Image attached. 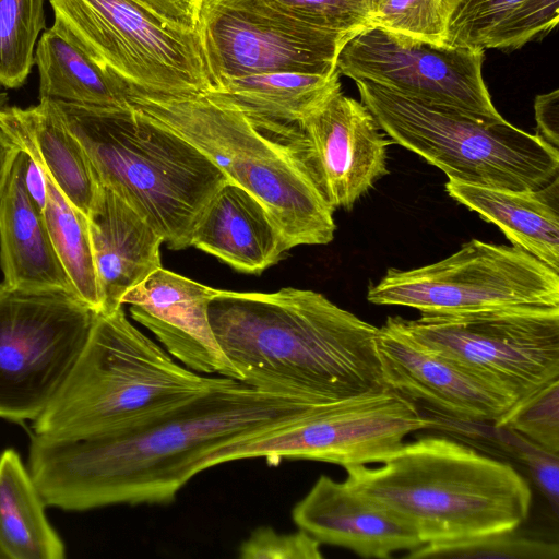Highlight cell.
<instances>
[{
  "label": "cell",
  "instance_id": "1",
  "mask_svg": "<svg viewBox=\"0 0 559 559\" xmlns=\"http://www.w3.org/2000/svg\"><path fill=\"white\" fill-rule=\"evenodd\" d=\"M332 403L226 378L128 432L67 440L33 435L29 473L45 504L62 510L167 504L199 474L209 452L296 423Z\"/></svg>",
  "mask_w": 559,
  "mask_h": 559
},
{
  "label": "cell",
  "instance_id": "2",
  "mask_svg": "<svg viewBox=\"0 0 559 559\" xmlns=\"http://www.w3.org/2000/svg\"><path fill=\"white\" fill-rule=\"evenodd\" d=\"M209 319L240 381L253 388L326 403L388 388L378 326L320 293L217 289Z\"/></svg>",
  "mask_w": 559,
  "mask_h": 559
},
{
  "label": "cell",
  "instance_id": "3",
  "mask_svg": "<svg viewBox=\"0 0 559 559\" xmlns=\"http://www.w3.org/2000/svg\"><path fill=\"white\" fill-rule=\"evenodd\" d=\"M346 481L408 524L424 545L516 531L532 490L509 463L444 437L403 443L380 466L345 467Z\"/></svg>",
  "mask_w": 559,
  "mask_h": 559
},
{
  "label": "cell",
  "instance_id": "4",
  "mask_svg": "<svg viewBox=\"0 0 559 559\" xmlns=\"http://www.w3.org/2000/svg\"><path fill=\"white\" fill-rule=\"evenodd\" d=\"M175 361L122 307L98 313L67 379L38 418L35 436L102 438L146 425L223 382Z\"/></svg>",
  "mask_w": 559,
  "mask_h": 559
},
{
  "label": "cell",
  "instance_id": "5",
  "mask_svg": "<svg viewBox=\"0 0 559 559\" xmlns=\"http://www.w3.org/2000/svg\"><path fill=\"white\" fill-rule=\"evenodd\" d=\"M49 102L82 145L98 183L133 207L169 249L190 247L199 218L227 177L188 141L131 107Z\"/></svg>",
  "mask_w": 559,
  "mask_h": 559
},
{
  "label": "cell",
  "instance_id": "6",
  "mask_svg": "<svg viewBox=\"0 0 559 559\" xmlns=\"http://www.w3.org/2000/svg\"><path fill=\"white\" fill-rule=\"evenodd\" d=\"M131 108L202 152L266 210L288 249L334 238V209L292 146L207 93L163 95L126 87Z\"/></svg>",
  "mask_w": 559,
  "mask_h": 559
},
{
  "label": "cell",
  "instance_id": "7",
  "mask_svg": "<svg viewBox=\"0 0 559 559\" xmlns=\"http://www.w3.org/2000/svg\"><path fill=\"white\" fill-rule=\"evenodd\" d=\"M360 102L390 140L450 180L533 190L558 176L559 151L504 118L489 119L356 81Z\"/></svg>",
  "mask_w": 559,
  "mask_h": 559
},
{
  "label": "cell",
  "instance_id": "8",
  "mask_svg": "<svg viewBox=\"0 0 559 559\" xmlns=\"http://www.w3.org/2000/svg\"><path fill=\"white\" fill-rule=\"evenodd\" d=\"M57 26L127 88L194 95L212 82L197 31L175 28L132 0H48Z\"/></svg>",
  "mask_w": 559,
  "mask_h": 559
},
{
  "label": "cell",
  "instance_id": "9",
  "mask_svg": "<svg viewBox=\"0 0 559 559\" xmlns=\"http://www.w3.org/2000/svg\"><path fill=\"white\" fill-rule=\"evenodd\" d=\"M367 300L427 314L559 308V272L514 246L472 239L436 263L389 269Z\"/></svg>",
  "mask_w": 559,
  "mask_h": 559
},
{
  "label": "cell",
  "instance_id": "10",
  "mask_svg": "<svg viewBox=\"0 0 559 559\" xmlns=\"http://www.w3.org/2000/svg\"><path fill=\"white\" fill-rule=\"evenodd\" d=\"M97 311L76 293L0 283V417L35 420L84 348Z\"/></svg>",
  "mask_w": 559,
  "mask_h": 559
},
{
  "label": "cell",
  "instance_id": "11",
  "mask_svg": "<svg viewBox=\"0 0 559 559\" xmlns=\"http://www.w3.org/2000/svg\"><path fill=\"white\" fill-rule=\"evenodd\" d=\"M415 402L389 388L332 403L301 420L229 442L209 452L199 473L228 462L257 459L312 460L341 465L382 463L404 439L439 426Z\"/></svg>",
  "mask_w": 559,
  "mask_h": 559
},
{
  "label": "cell",
  "instance_id": "12",
  "mask_svg": "<svg viewBox=\"0 0 559 559\" xmlns=\"http://www.w3.org/2000/svg\"><path fill=\"white\" fill-rule=\"evenodd\" d=\"M426 348L515 402L559 379V308L403 319Z\"/></svg>",
  "mask_w": 559,
  "mask_h": 559
},
{
  "label": "cell",
  "instance_id": "13",
  "mask_svg": "<svg viewBox=\"0 0 559 559\" xmlns=\"http://www.w3.org/2000/svg\"><path fill=\"white\" fill-rule=\"evenodd\" d=\"M484 59L480 49L437 46L370 26L344 44L335 67L355 82H372L421 102L501 119L483 78Z\"/></svg>",
  "mask_w": 559,
  "mask_h": 559
},
{
  "label": "cell",
  "instance_id": "14",
  "mask_svg": "<svg viewBox=\"0 0 559 559\" xmlns=\"http://www.w3.org/2000/svg\"><path fill=\"white\" fill-rule=\"evenodd\" d=\"M195 31L212 87L272 72L331 74L350 38L216 0H204Z\"/></svg>",
  "mask_w": 559,
  "mask_h": 559
},
{
  "label": "cell",
  "instance_id": "15",
  "mask_svg": "<svg viewBox=\"0 0 559 559\" xmlns=\"http://www.w3.org/2000/svg\"><path fill=\"white\" fill-rule=\"evenodd\" d=\"M297 153L325 201L349 210L388 174L392 143L361 102L337 88L280 135Z\"/></svg>",
  "mask_w": 559,
  "mask_h": 559
},
{
  "label": "cell",
  "instance_id": "16",
  "mask_svg": "<svg viewBox=\"0 0 559 559\" xmlns=\"http://www.w3.org/2000/svg\"><path fill=\"white\" fill-rule=\"evenodd\" d=\"M376 350L389 389L460 420L493 424L515 403L426 348L409 334L401 317H389L378 328Z\"/></svg>",
  "mask_w": 559,
  "mask_h": 559
},
{
  "label": "cell",
  "instance_id": "17",
  "mask_svg": "<svg viewBox=\"0 0 559 559\" xmlns=\"http://www.w3.org/2000/svg\"><path fill=\"white\" fill-rule=\"evenodd\" d=\"M216 292L162 266L129 289L121 302L130 306L132 319L186 368L240 381L210 323L209 304Z\"/></svg>",
  "mask_w": 559,
  "mask_h": 559
},
{
  "label": "cell",
  "instance_id": "18",
  "mask_svg": "<svg viewBox=\"0 0 559 559\" xmlns=\"http://www.w3.org/2000/svg\"><path fill=\"white\" fill-rule=\"evenodd\" d=\"M298 528L320 544L346 548L364 558H390L423 546L417 533L346 480L321 475L292 511Z\"/></svg>",
  "mask_w": 559,
  "mask_h": 559
},
{
  "label": "cell",
  "instance_id": "19",
  "mask_svg": "<svg viewBox=\"0 0 559 559\" xmlns=\"http://www.w3.org/2000/svg\"><path fill=\"white\" fill-rule=\"evenodd\" d=\"M100 310L122 307L123 295L162 267L163 237L124 200L99 185L87 214Z\"/></svg>",
  "mask_w": 559,
  "mask_h": 559
},
{
  "label": "cell",
  "instance_id": "20",
  "mask_svg": "<svg viewBox=\"0 0 559 559\" xmlns=\"http://www.w3.org/2000/svg\"><path fill=\"white\" fill-rule=\"evenodd\" d=\"M191 246L238 272L255 275L289 250L264 206L231 181L207 203L193 229Z\"/></svg>",
  "mask_w": 559,
  "mask_h": 559
},
{
  "label": "cell",
  "instance_id": "21",
  "mask_svg": "<svg viewBox=\"0 0 559 559\" xmlns=\"http://www.w3.org/2000/svg\"><path fill=\"white\" fill-rule=\"evenodd\" d=\"M21 150L0 190V264L3 283L21 288H74L51 243L41 209L32 197Z\"/></svg>",
  "mask_w": 559,
  "mask_h": 559
},
{
  "label": "cell",
  "instance_id": "22",
  "mask_svg": "<svg viewBox=\"0 0 559 559\" xmlns=\"http://www.w3.org/2000/svg\"><path fill=\"white\" fill-rule=\"evenodd\" d=\"M447 193L496 225L512 246L559 272V177L533 190L489 188L448 180Z\"/></svg>",
  "mask_w": 559,
  "mask_h": 559
},
{
  "label": "cell",
  "instance_id": "23",
  "mask_svg": "<svg viewBox=\"0 0 559 559\" xmlns=\"http://www.w3.org/2000/svg\"><path fill=\"white\" fill-rule=\"evenodd\" d=\"M0 121L53 180L60 191L84 214H88L98 181L76 138L63 123L49 100L28 108L0 110Z\"/></svg>",
  "mask_w": 559,
  "mask_h": 559
},
{
  "label": "cell",
  "instance_id": "24",
  "mask_svg": "<svg viewBox=\"0 0 559 559\" xmlns=\"http://www.w3.org/2000/svg\"><path fill=\"white\" fill-rule=\"evenodd\" d=\"M340 87L337 70L272 72L227 80L205 93L242 112L258 129L280 134L313 114Z\"/></svg>",
  "mask_w": 559,
  "mask_h": 559
},
{
  "label": "cell",
  "instance_id": "25",
  "mask_svg": "<svg viewBox=\"0 0 559 559\" xmlns=\"http://www.w3.org/2000/svg\"><path fill=\"white\" fill-rule=\"evenodd\" d=\"M559 22V0H462L445 45L515 50L540 40Z\"/></svg>",
  "mask_w": 559,
  "mask_h": 559
},
{
  "label": "cell",
  "instance_id": "26",
  "mask_svg": "<svg viewBox=\"0 0 559 559\" xmlns=\"http://www.w3.org/2000/svg\"><path fill=\"white\" fill-rule=\"evenodd\" d=\"M45 502L20 455H0V545L10 559H62L64 545L45 515Z\"/></svg>",
  "mask_w": 559,
  "mask_h": 559
},
{
  "label": "cell",
  "instance_id": "27",
  "mask_svg": "<svg viewBox=\"0 0 559 559\" xmlns=\"http://www.w3.org/2000/svg\"><path fill=\"white\" fill-rule=\"evenodd\" d=\"M39 73V100L126 109L121 83L106 74L57 26L46 28L35 49Z\"/></svg>",
  "mask_w": 559,
  "mask_h": 559
},
{
  "label": "cell",
  "instance_id": "28",
  "mask_svg": "<svg viewBox=\"0 0 559 559\" xmlns=\"http://www.w3.org/2000/svg\"><path fill=\"white\" fill-rule=\"evenodd\" d=\"M40 169L46 181L41 213L56 254L78 296L99 313L100 300L87 215L74 206L50 176Z\"/></svg>",
  "mask_w": 559,
  "mask_h": 559
},
{
  "label": "cell",
  "instance_id": "29",
  "mask_svg": "<svg viewBox=\"0 0 559 559\" xmlns=\"http://www.w3.org/2000/svg\"><path fill=\"white\" fill-rule=\"evenodd\" d=\"M46 29L44 0H0V84L17 88L35 64L38 35Z\"/></svg>",
  "mask_w": 559,
  "mask_h": 559
},
{
  "label": "cell",
  "instance_id": "30",
  "mask_svg": "<svg viewBox=\"0 0 559 559\" xmlns=\"http://www.w3.org/2000/svg\"><path fill=\"white\" fill-rule=\"evenodd\" d=\"M282 21L354 36L370 26L378 0H216Z\"/></svg>",
  "mask_w": 559,
  "mask_h": 559
},
{
  "label": "cell",
  "instance_id": "31",
  "mask_svg": "<svg viewBox=\"0 0 559 559\" xmlns=\"http://www.w3.org/2000/svg\"><path fill=\"white\" fill-rule=\"evenodd\" d=\"M461 2L462 0H381L370 26L445 46L449 25Z\"/></svg>",
  "mask_w": 559,
  "mask_h": 559
},
{
  "label": "cell",
  "instance_id": "32",
  "mask_svg": "<svg viewBox=\"0 0 559 559\" xmlns=\"http://www.w3.org/2000/svg\"><path fill=\"white\" fill-rule=\"evenodd\" d=\"M516 531L474 539L423 545L408 551L407 558H486V559H558L557 543L530 538Z\"/></svg>",
  "mask_w": 559,
  "mask_h": 559
},
{
  "label": "cell",
  "instance_id": "33",
  "mask_svg": "<svg viewBox=\"0 0 559 559\" xmlns=\"http://www.w3.org/2000/svg\"><path fill=\"white\" fill-rule=\"evenodd\" d=\"M493 427L513 431L559 455V379L516 401Z\"/></svg>",
  "mask_w": 559,
  "mask_h": 559
},
{
  "label": "cell",
  "instance_id": "34",
  "mask_svg": "<svg viewBox=\"0 0 559 559\" xmlns=\"http://www.w3.org/2000/svg\"><path fill=\"white\" fill-rule=\"evenodd\" d=\"M321 544L309 533H278L270 526L254 530L239 547L242 559H321Z\"/></svg>",
  "mask_w": 559,
  "mask_h": 559
},
{
  "label": "cell",
  "instance_id": "35",
  "mask_svg": "<svg viewBox=\"0 0 559 559\" xmlns=\"http://www.w3.org/2000/svg\"><path fill=\"white\" fill-rule=\"evenodd\" d=\"M493 428L501 443L525 465L557 519L559 511V455L542 449L513 431Z\"/></svg>",
  "mask_w": 559,
  "mask_h": 559
},
{
  "label": "cell",
  "instance_id": "36",
  "mask_svg": "<svg viewBox=\"0 0 559 559\" xmlns=\"http://www.w3.org/2000/svg\"><path fill=\"white\" fill-rule=\"evenodd\" d=\"M164 23L185 31L197 29L204 0H132Z\"/></svg>",
  "mask_w": 559,
  "mask_h": 559
},
{
  "label": "cell",
  "instance_id": "37",
  "mask_svg": "<svg viewBox=\"0 0 559 559\" xmlns=\"http://www.w3.org/2000/svg\"><path fill=\"white\" fill-rule=\"evenodd\" d=\"M537 135L558 148L559 143V91L536 96L534 103Z\"/></svg>",
  "mask_w": 559,
  "mask_h": 559
},
{
  "label": "cell",
  "instance_id": "38",
  "mask_svg": "<svg viewBox=\"0 0 559 559\" xmlns=\"http://www.w3.org/2000/svg\"><path fill=\"white\" fill-rule=\"evenodd\" d=\"M20 151V145L0 121V190L4 185L13 160Z\"/></svg>",
  "mask_w": 559,
  "mask_h": 559
},
{
  "label": "cell",
  "instance_id": "39",
  "mask_svg": "<svg viewBox=\"0 0 559 559\" xmlns=\"http://www.w3.org/2000/svg\"><path fill=\"white\" fill-rule=\"evenodd\" d=\"M25 181L32 197L38 203L40 209H43L46 198V181L40 167L29 155L25 171Z\"/></svg>",
  "mask_w": 559,
  "mask_h": 559
},
{
  "label": "cell",
  "instance_id": "40",
  "mask_svg": "<svg viewBox=\"0 0 559 559\" xmlns=\"http://www.w3.org/2000/svg\"><path fill=\"white\" fill-rule=\"evenodd\" d=\"M9 95L4 87L0 84V110L7 108L9 105Z\"/></svg>",
  "mask_w": 559,
  "mask_h": 559
},
{
  "label": "cell",
  "instance_id": "41",
  "mask_svg": "<svg viewBox=\"0 0 559 559\" xmlns=\"http://www.w3.org/2000/svg\"><path fill=\"white\" fill-rule=\"evenodd\" d=\"M0 559H10L8 554L4 551L2 546L0 545Z\"/></svg>",
  "mask_w": 559,
  "mask_h": 559
},
{
  "label": "cell",
  "instance_id": "42",
  "mask_svg": "<svg viewBox=\"0 0 559 559\" xmlns=\"http://www.w3.org/2000/svg\"><path fill=\"white\" fill-rule=\"evenodd\" d=\"M381 0H378V3L380 2Z\"/></svg>",
  "mask_w": 559,
  "mask_h": 559
}]
</instances>
